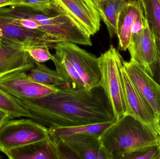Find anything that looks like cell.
<instances>
[{
  "label": "cell",
  "mask_w": 160,
  "mask_h": 159,
  "mask_svg": "<svg viewBox=\"0 0 160 159\" xmlns=\"http://www.w3.org/2000/svg\"><path fill=\"white\" fill-rule=\"evenodd\" d=\"M55 93L38 99L16 98L29 118L48 128L74 127L116 120L102 87L91 90L58 86ZM16 98V97H15Z\"/></svg>",
  "instance_id": "obj_1"
},
{
  "label": "cell",
  "mask_w": 160,
  "mask_h": 159,
  "mask_svg": "<svg viewBox=\"0 0 160 159\" xmlns=\"http://www.w3.org/2000/svg\"><path fill=\"white\" fill-rule=\"evenodd\" d=\"M100 140L112 159H124L132 152L160 144V139L139 120L126 115L105 131Z\"/></svg>",
  "instance_id": "obj_2"
},
{
  "label": "cell",
  "mask_w": 160,
  "mask_h": 159,
  "mask_svg": "<svg viewBox=\"0 0 160 159\" xmlns=\"http://www.w3.org/2000/svg\"><path fill=\"white\" fill-rule=\"evenodd\" d=\"M101 77L100 85L112 106L117 119L127 113L120 69L123 59L113 45L98 58Z\"/></svg>",
  "instance_id": "obj_3"
},
{
  "label": "cell",
  "mask_w": 160,
  "mask_h": 159,
  "mask_svg": "<svg viewBox=\"0 0 160 159\" xmlns=\"http://www.w3.org/2000/svg\"><path fill=\"white\" fill-rule=\"evenodd\" d=\"M50 139L48 128L31 119H9L0 129V151L7 152Z\"/></svg>",
  "instance_id": "obj_4"
},
{
  "label": "cell",
  "mask_w": 160,
  "mask_h": 159,
  "mask_svg": "<svg viewBox=\"0 0 160 159\" xmlns=\"http://www.w3.org/2000/svg\"><path fill=\"white\" fill-rule=\"evenodd\" d=\"M54 49L56 53L61 54L72 63L87 90L100 86L101 74L98 58L74 43L60 42Z\"/></svg>",
  "instance_id": "obj_5"
},
{
  "label": "cell",
  "mask_w": 160,
  "mask_h": 159,
  "mask_svg": "<svg viewBox=\"0 0 160 159\" xmlns=\"http://www.w3.org/2000/svg\"><path fill=\"white\" fill-rule=\"evenodd\" d=\"M120 72L127 108L126 115L139 120L160 139V129L154 112L132 83L123 63Z\"/></svg>",
  "instance_id": "obj_6"
},
{
  "label": "cell",
  "mask_w": 160,
  "mask_h": 159,
  "mask_svg": "<svg viewBox=\"0 0 160 159\" xmlns=\"http://www.w3.org/2000/svg\"><path fill=\"white\" fill-rule=\"evenodd\" d=\"M123 66L137 91L153 110L158 123L160 118V85L136 62L123 60Z\"/></svg>",
  "instance_id": "obj_7"
},
{
  "label": "cell",
  "mask_w": 160,
  "mask_h": 159,
  "mask_svg": "<svg viewBox=\"0 0 160 159\" xmlns=\"http://www.w3.org/2000/svg\"><path fill=\"white\" fill-rule=\"evenodd\" d=\"M0 87L16 98L38 99L55 93L57 87L34 82L27 72L16 71L0 77Z\"/></svg>",
  "instance_id": "obj_8"
},
{
  "label": "cell",
  "mask_w": 160,
  "mask_h": 159,
  "mask_svg": "<svg viewBox=\"0 0 160 159\" xmlns=\"http://www.w3.org/2000/svg\"><path fill=\"white\" fill-rule=\"evenodd\" d=\"M90 36L100 28L101 17L93 0H54Z\"/></svg>",
  "instance_id": "obj_9"
},
{
  "label": "cell",
  "mask_w": 160,
  "mask_h": 159,
  "mask_svg": "<svg viewBox=\"0 0 160 159\" xmlns=\"http://www.w3.org/2000/svg\"><path fill=\"white\" fill-rule=\"evenodd\" d=\"M3 32L1 39L19 44L26 49L30 48H54L60 40L40 30H31L8 23H0Z\"/></svg>",
  "instance_id": "obj_10"
},
{
  "label": "cell",
  "mask_w": 160,
  "mask_h": 159,
  "mask_svg": "<svg viewBox=\"0 0 160 159\" xmlns=\"http://www.w3.org/2000/svg\"><path fill=\"white\" fill-rule=\"evenodd\" d=\"M156 40V37L147 22L141 31L131 35L128 49L130 54V60L142 65L151 77L152 66L157 58Z\"/></svg>",
  "instance_id": "obj_11"
},
{
  "label": "cell",
  "mask_w": 160,
  "mask_h": 159,
  "mask_svg": "<svg viewBox=\"0 0 160 159\" xmlns=\"http://www.w3.org/2000/svg\"><path fill=\"white\" fill-rule=\"evenodd\" d=\"M1 39L0 77L16 71L29 72L35 62L19 44Z\"/></svg>",
  "instance_id": "obj_12"
},
{
  "label": "cell",
  "mask_w": 160,
  "mask_h": 159,
  "mask_svg": "<svg viewBox=\"0 0 160 159\" xmlns=\"http://www.w3.org/2000/svg\"><path fill=\"white\" fill-rule=\"evenodd\" d=\"M100 137L91 134H75L58 137L79 159H112L102 145Z\"/></svg>",
  "instance_id": "obj_13"
},
{
  "label": "cell",
  "mask_w": 160,
  "mask_h": 159,
  "mask_svg": "<svg viewBox=\"0 0 160 159\" xmlns=\"http://www.w3.org/2000/svg\"><path fill=\"white\" fill-rule=\"evenodd\" d=\"M143 10L138 1H126L118 16L116 35L119 40V49L126 51L131 39V29L138 16Z\"/></svg>",
  "instance_id": "obj_14"
},
{
  "label": "cell",
  "mask_w": 160,
  "mask_h": 159,
  "mask_svg": "<svg viewBox=\"0 0 160 159\" xmlns=\"http://www.w3.org/2000/svg\"><path fill=\"white\" fill-rule=\"evenodd\" d=\"M5 154L10 159H58L56 144L51 138L11 149Z\"/></svg>",
  "instance_id": "obj_15"
},
{
  "label": "cell",
  "mask_w": 160,
  "mask_h": 159,
  "mask_svg": "<svg viewBox=\"0 0 160 159\" xmlns=\"http://www.w3.org/2000/svg\"><path fill=\"white\" fill-rule=\"evenodd\" d=\"M101 18L107 26L110 38L117 33L118 20L126 0H93Z\"/></svg>",
  "instance_id": "obj_16"
},
{
  "label": "cell",
  "mask_w": 160,
  "mask_h": 159,
  "mask_svg": "<svg viewBox=\"0 0 160 159\" xmlns=\"http://www.w3.org/2000/svg\"><path fill=\"white\" fill-rule=\"evenodd\" d=\"M52 61L58 72L64 81L65 86L76 89H86L84 84L72 63L61 54L55 53Z\"/></svg>",
  "instance_id": "obj_17"
},
{
  "label": "cell",
  "mask_w": 160,
  "mask_h": 159,
  "mask_svg": "<svg viewBox=\"0 0 160 159\" xmlns=\"http://www.w3.org/2000/svg\"><path fill=\"white\" fill-rule=\"evenodd\" d=\"M116 120L74 127L50 128H48L50 136L51 138H55L75 134H91L100 137L105 131Z\"/></svg>",
  "instance_id": "obj_18"
},
{
  "label": "cell",
  "mask_w": 160,
  "mask_h": 159,
  "mask_svg": "<svg viewBox=\"0 0 160 159\" xmlns=\"http://www.w3.org/2000/svg\"><path fill=\"white\" fill-rule=\"evenodd\" d=\"M35 63V65L29 71L28 73L32 81L48 86H65L63 79L56 70H51L42 63Z\"/></svg>",
  "instance_id": "obj_19"
},
{
  "label": "cell",
  "mask_w": 160,
  "mask_h": 159,
  "mask_svg": "<svg viewBox=\"0 0 160 159\" xmlns=\"http://www.w3.org/2000/svg\"><path fill=\"white\" fill-rule=\"evenodd\" d=\"M156 38L160 39V2L159 0H138Z\"/></svg>",
  "instance_id": "obj_20"
},
{
  "label": "cell",
  "mask_w": 160,
  "mask_h": 159,
  "mask_svg": "<svg viewBox=\"0 0 160 159\" xmlns=\"http://www.w3.org/2000/svg\"><path fill=\"white\" fill-rule=\"evenodd\" d=\"M0 109L7 113L10 119L27 117L29 115L16 98L0 87Z\"/></svg>",
  "instance_id": "obj_21"
},
{
  "label": "cell",
  "mask_w": 160,
  "mask_h": 159,
  "mask_svg": "<svg viewBox=\"0 0 160 159\" xmlns=\"http://www.w3.org/2000/svg\"><path fill=\"white\" fill-rule=\"evenodd\" d=\"M160 159V144L138 149L125 157L124 159Z\"/></svg>",
  "instance_id": "obj_22"
},
{
  "label": "cell",
  "mask_w": 160,
  "mask_h": 159,
  "mask_svg": "<svg viewBox=\"0 0 160 159\" xmlns=\"http://www.w3.org/2000/svg\"><path fill=\"white\" fill-rule=\"evenodd\" d=\"M49 49L48 48L33 47L27 49L26 51L35 62L42 63L53 60V55Z\"/></svg>",
  "instance_id": "obj_23"
},
{
  "label": "cell",
  "mask_w": 160,
  "mask_h": 159,
  "mask_svg": "<svg viewBox=\"0 0 160 159\" xmlns=\"http://www.w3.org/2000/svg\"><path fill=\"white\" fill-rule=\"evenodd\" d=\"M52 0H20L18 5L30 7L44 13L51 5Z\"/></svg>",
  "instance_id": "obj_24"
},
{
  "label": "cell",
  "mask_w": 160,
  "mask_h": 159,
  "mask_svg": "<svg viewBox=\"0 0 160 159\" xmlns=\"http://www.w3.org/2000/svg\"><path fill=\"white\" fill-rule=\"evenodd\" d=\"M157 58L152 68L153 79L160 85V39L156 38Z\"/></svg>",
  "instance_id": "obj_25"
},
{
  "label": "cell",
  "mask_w": 160,
  "mask_h": 159,
  "mask_svg": "<svg viewBox=\"0 0 160 159\" xmlns=\"http://www.w3.org/2000/svg\"><path fill=\"white\" fill-rule=\"evenodd\" d=\"M20 0H0V7L8 6L17 5Z\"/></svg>",
  "instance_id": "obj_26"
},
{
  "label": "cell",
  "mask_w": 160,
  "mask_h": 159,
  "mask_svg": "<svg viewBox=\"0 0 160 159\" xmlns=\"http://www.w3.org/2000/svg\"><path fill=\"white\" fill-rule=\"evenodd\" d=\"M10 119L7 113L0 109V129L4 123Z\"/></svg>",
  "instance_id": "obj_27"
},
{
  "label": "cell",
  "mask_w": 160,
  "mask_h": 159,
  "mask_svg": "<svg viewBox=\"0 0 160 159\" xmlns=\"http://www.w3.org/2000/svg\"><path fill=\"white\" fill-rule=\"evenodd\" d=\"M3 35V32L2 30V28L0 27V38L2 37Z\"/></svg>",
  "instance_id": "obj_28"
},
{
  "label": "cell",
  "mask_w": 160,
  "mask_h": 159,
  "mask_svg": "<svg viewBox=\"0 0 160 159\" xmlns=\"http://www.w3.org/2000/svg\"><path fill=\"white\" fill-rule=\"evenodd\" d=\"M158 126L160 129V118L159 119L158 121Z\"/></svg>",
  "instance_id": "obj_29"
},
{
  "label": "cell",
  "mask_w": 160,
  "mask_h": 159,
  "mask_svg": "<svg viewBox=\"0 0 160 159\" xmlns=\"http://www.w3.org/2000/svg\"><path fill=\"white\" fill-rule=\"evenodd\" d=\"M3 157L2 156V155H1V154H0V159H3Z\"/></svg>",
  "instance_id": "obj_30"
},
{
  "label": "cell",
  "mask_w": 160,
  "mask_h": 159,
  "mask_svg": "<svg viewBox=\"0 0 160 159\" xmlns=\"http://www.w3.org/2000/svg\"><path fill=\"white\" fill-rule=\"evenodd\" d=\"M1 38H0V46H1Z\"/></svg>",
  "instance_id": "obj_31"
},
{
  "label": "cell",
  "mask_w": 160,
  "mask_h": 159,
  "mask_svg": "<svg viewBox=\"0 0 160 159\" xmlns=\"http://www.w3.org/2000/svg\"><path fill=\"white\" fill-rule=\"evenodd\" d=\"M159 2H160V0H159Z\"/></svg>",
  "instance_id": "obj_32"
}]
</instances>
